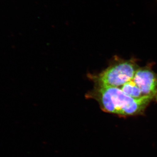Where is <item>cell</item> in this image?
<instances>
[{"label":"cell","instance_id":"cell-1","mask_svg":"<svg viewBox=\"0 0 157 157\" xmlns=\"http://www.w3.org/2000/svg\"><path fill=\"white\" fill-rule=\"evenodd\" d=\"M86 97L97 101L104 112L125 117L143 114L150 103L154 101L149 97L140 99L132 98L125 94L120 87L96 85Z\"/></svg>","mask_w":157,"mask_h":157},{"label":"cell","instance_id":"cell-2","mask_svg":"<svg viewBox=\"0 0 157 157\" xmlns=\"http://www.w3.org/2000/svg\"><path fill=\"white\" fill-rule=\"evenodd\" d=\"M139 67L135 60L118 58L101 73L89 74L88 77L96 85L120 87L133 79Z\"/></svg>","mask_w":157,"mask_h":157},{"label":"cell","instance_id":"cell-3","mask_svg":"<svg viewBox=\"0 0 157 157\" xmlns=\"http://www.w3.org/2000/svg\"><path fill=\"white\" fill-rule=\"evenodd\" d=\"M132 80L144 97H149L157 102V73L150 66L138 68Z\"/></svg>","mask_w":157,"mask_h":157},{"label":"cell","instance_id":"cell-4","mask_svg":"<svg viewBox=\"0 0 157 157\" xmlns=\"http://www.w3.org/2000/svg\"><path fill=\"white\" fill-rule=\"evenodd\" d=\"M120 88L125 94L135 99H140L146 97H144L139 88L132 79L123 85Z\"/></svg>","mask_w":157,"mask_h":157}]
</instances>
